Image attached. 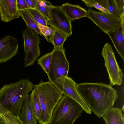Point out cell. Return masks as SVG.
Masks as SVG:
<instances>
[{"mask_svg":"<svg viewBox=\"0 0 124 124\" xmlns=\"http://www.w3.org/2000/svg\"><path fill=\"white\" fill-rule=\"evenodd\" d=\"M111 14L121 18L124 15V0H96Z\"/></svg>","mask_w":124,"mask_h":124,"instance_id":"14","label":"cell"},{"mask_svg":"<svg viewBox=\"0 0 124 124\" xmlns=\"http://www.w3.org/2000/svg\"><path fill=\"white\" fill-rule=\"evenodd\" d=\"M82 1L90 9L94 7L102 12L111 14L108 10L101 6L96 0H82Z\"/></svg>","mask_w":124,"mask_h":124,"instance_id":"24","label":"cell"},{"mask_svg":"<svg viewBox=\"0 0 124 124\" xmlns=\"http://www.w3.org/2000/svg\"><path fill=\"white\" fill-rule=\"evenodd\" d=\"M115 48L124 61V16L120 24L116 29L107 33Z\"/></svg>","mask_w":124,"mask_h":124,"instance_id":"12","label":"cell"},{"mask_svg":"<svg viewBox=\"0 0 124 124\" xmlns=\"http://www.w3.org/2000/svg\"><path fill=\"white\" fill-rule=\"evenodd\" d=\"M25 10L37 23L45 26H47L45 18L38 10L31 8H28Z\"/></svg>","mask_w":124,"mask_h":124,"instance_id":"23","label":"cell"},{"mask_svg":"<svg viewBox=\"0 0 124 124\" xmlns=\"http://www.w3.org/2000/svg\"><path fill=\"white\" fill-rule=\"evenodd\" d=\"M0 124H23L19 116H16L0 103Z\"/></svg>","mask_w":124,"mask_h":124,"instance_id":"17","label":"cell"},{"mask_svg":"<svg viewBox=\"0 0 124 124\" xmlns=\"http://www.w3.org/2000/svg\"><path fill=\"white\" fill-rule=\"evenodd\" d=\"M37 24L42 35L48 41V38L47 36L52 35L54 33L55 29L52 26L46 27L38 23Z\"/></svg>","mask_w":124,"mask_h":124,"instance_id":"25","label":"cell"},{"mask_svg":"<svg viewBox=\"0 0 124 124\" xmlns=\"http://www.w3.org/2000/svg\"><path fill=\"white\" fill-rule=\"evenodd\" d=\"M87 17L106 33L116 29L122 22L123 16L119 18L111 14L97 12L89 8Z\"/></svg>","mask_w":124,"mask_h":124,"instance_id":"8","label":"cell"},{"mask_svg":"<svg viewBox=\"0 0 124 124\" xmlns=\"http://www.w3.org/2000/svg\"><path fill=\"white\" fill-rule=\"evenodd\" d=\"M20 118L23 124H37L38 119L33 111L30 94H28L21 107Z\"/></svg>","mask_w":124,"mask_h":124,"instance_id":"13","label":"cell"},{"mask_svg":"<svg viewBox=\"0 0 124 124\" xmlns=\"http://www.w3.org/2000/svg\"><path fill=\"white\" fill-rule=\"evenodd\" d=\"M22 34L25 53L24 64L26 67L33 65L40 56V40L38 34L28 27L23 31Z\"/></svg>","mask_w":124,"mask_h":124,"instance_id":"5","label":"cell"},{"mask_svg":"<svg viewBox=\"0 0 124 124\" xmlns=\"http://www.w3.org/2000/svg\"><path fill=\"white\" fill-rule=\"evenodd\" d=\"M17 39L7 35L0 39V63L10 60L18 53Z\"/></svg>","mask_w":124,"mask_h":124,"instance_id":"10","label":"cell"},{"mask_svg":"<svg viewBox=\"0 0 124 124\" xmlns=\"http://www.w3.org/2000/svg\"><path fill=\"white\" fill-rule=\"evenodd\" d=\"M16 5L19 11L29 8L25 0H16Z\"/></svg>","mask_w":124,"mask_h":124,"instance_id":"26","label":"cell"},{"mask_svg":"<svg viewBox=\"0 0 124 124\" xmlns=\"http://www.w3.org/2000/svg\"><path fill=\"white\" fill-rule=\"evenodd\" d=\"M68 37L64 33L55 29L54 33L48 39V41L52 43L54 47H58L63 46Z\"/></svg>","mask_w":124,"mask_h":124,"instance_id":"19","label":"cell"},{"mask_svg":"<svg viewBox=\"0 0 124 124\" xmlns=\"http://www.w3.org/2000/svg\"><path fill=\"white\" fill-rule=\"evenodd\" d=\"M122 110H123L124 111V105H123V108H122Z\"/></svg>","mask_w":124,"mask_h":124,"instance_id":"28","label":"cell"},{"mask_svg":"<svg viewBox=\"0 0 124 124\" xmlns=\"http://www.w3.org/2000/svg\"><path fill=\"white\" fill-rule=\"evenodd\" d=\"M30 95L31 106L38 120L41 116V109L37 90L36 88H34L33 89Z\"/></svg>","mask_w":124,"mask_h":124,"instance_id":"20","label":"cell"},{"mask_svg":"<svg viewBox=\"0 0 124 124\" xmlns=\"http://www.w3.org/2000/svg\"><path fill=\"white\" fill-rule=\"evenodd\" d=\"M76 86L84 102L99 118L113 107L118 96L116 90L102 83L76 84Z\"/></svg>","mask_w":124,"mask_h":124,"instance_id":"1","label":"cell"},{"mask_svg":"<svg viewBox=\"0 0 124 124\" xmlns=\"http://www.w3.org/2000/svg\"><path fill=\"white\" fill-rule=\"evenodd\" d=\"M103 117L106 124H124V115L118 108H110Z\"/></svg>","mask_w":124,"mask_h":124,"instance_id":"16","label":"cell"},{"mask_svg":"<svg viewBox=\"0 0 124 124\" xmlns=\"http://www.w3.org/2000/svg\"><path fill=\"white\" fill-rule=\"evenodd\" d=\"M34 85L29 79H23L4 85L0 89V103L16 116H19L23 103Z\"/></svg>","mask_w":124,"mask_h":124,"instance_id":"2","label":"cell"},{"mask_svg":"<svg viewBox=\"0 0 124 124\" xmlns=\"http://www.w3.org/2000/svg\"><path fill=\"white\" fill-rule=\"evenodd\" d=\"M46 20L47 25L64 33L68 37L72 34L71 21L62 10L61 6H53L49 18Z\"/></svg>","mask_w":124,"mask_h":124,"instance_id":"9","label":"cell"},{"mask_svg":"<svg viewBox=\"0 0 124 124\" xmlns=\"http://www.w3.org/2000/svg\"><path fill=\"white\" fill-rule=\"evenodd\" d=\"M53 6L49 1L45 0H39L35 9L43 16L46 20L49 19L51 9Z\"/></svg>","mask_w":124,"mask_h":124,"instance_id":"21","label":"cell"},{"mask_svg":"<svg viewBox=\"0 0 124 124\" xmlns=\"http://www.w3.org/2000/svg\"><path fill=\"white\" fill-rule=\"evenodd\" d=\"M40 102L41 113L38 120L39 124H48L55 108L63 96L59 90L53 82L49 81L35 85Z\"/></svg>","mask_w":124,"mask_h":124,"instance_id":"3","label":"cell"},{"mask_svg":"<svg viewBox=\"0 0 124 124\" xmlns=\"http://www.w3.org/2000/svg\"><path fill=\"white\" fill-rule=\"evenodd\" d=\"M21 16L16 0H0V17L2 21L8 22Z\"/></svg>","mask_w":124,"mask_h":124,"instance_id":"11","label":"cell"},{"mask_svg":"<svg viewBox=\"0 0 124 124\" xmlns=\"http://www.w3.org/2000/svg\"><path fill=\"white\" fill-rule=\"evenodd\" d=\"M29 8L35 9L39 0H25Z\"/></svg>","mask_w":124,"mask_h":124,"instance_id":"27","label":"cell"},{"mask_svg":"<svg viewBox=\"0 0 124 124\" xmlns=\"http://www.w3.org/2000/svg\"><path fill=\"white\" fill-rule=\"evenodd\" d=\"M52 52V58L48 76L49 81L53 83L61 76H68L69 63L66 58L63 46L54 47Z\"/></svg>","mask_w":124,"mask_h":124,"instance_id":"6","label":"cell"},{"mask_svg":"<svg viewBox=\"0 0 124 124\" xmlns=\"http://www.w3.org/2000/svg\"><path fill=\"white\" fill-rule=\"evenodd\" d=\"M61 7L63 11L71 21L87 17V11L78 5H73L66 3L63 4Z\"/></svg>","mask_w":124,"mask_h":124,"instance_id":"15","label":"cell"},{"mask_svg":"<svg viewBox=\"0 0 124 124\" xmlns=\"http://www.w3.org/2000/svg\"><path fill=\"white\" fill-rule=\"evenodd\" d=\"M52 52L46 53L42 56L38 60L37 63L48 75L52 58Z\"/></svg>","mask_w":124,"mask_h":124,"instance_id":"22","label":"cell"},{"mask_svg":"<svg viewBox=\"0 0 124 124\" xmlns=\"http://www.w3.org/2000/svg\"><path fill=\"white\" fill-rule=\"evenodd\" d=\"M101 54L108 75L109 85L111 87L115 85H120L122 83L123 74L118 65L111 46L108 43L105 44Z\"/></svg>","mask_w":124,"mask_h":124,"instance_id":"7","label":"cell"},{"mask_svg":"<svg viewBox=\"0 0 124 124\" xmlns=\"http://www.w3.org/2000/svg\"><path fill=\"white\" fill-rule=\"evenodd\" d=\"M19 11L21 16L25 22L27 27L33 30L40 35H43L37 23L27 11L25 10Z\"/></svg>","mask_w":124,"mask_h":124,"instance_id":"18","label":"cell"},{"mask_svg":"<svg viewBox=\"0 0 124 124\" xmlns=\"http://www.w3.org/2000/svg\"><path fill=\"white\" fill-rule=\"evenodd\" d=\"M84 111L78 102L64 95L54 109L48 124H73Z\"/></svg>","mask_w":124,"mask_h":124,"instance_id":"4","label":"cell"}]
</instances>
